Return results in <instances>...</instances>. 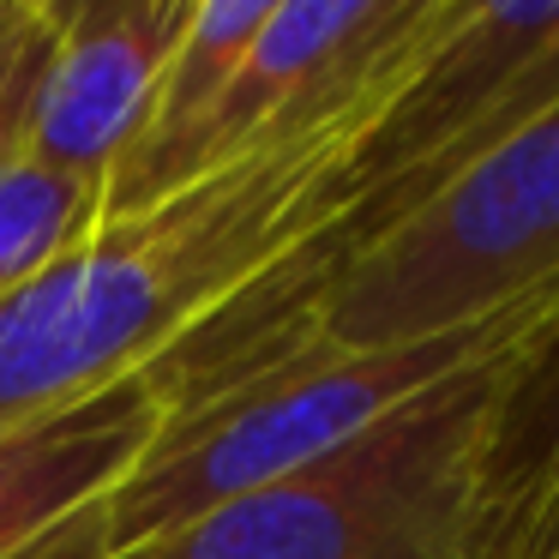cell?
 I'll return each instance as SVG.
<instances>
[{"label": "cell", "mask_w": 559, "mask_h": 559, "mask_svg": "<svg viewBox=\"0 0 559 559\" xmlns=\"http://www.w3.org/2000/svg\"><path fill=\"white\" fill-rule=\"evenodd\" d=\"M451 19V0H445ZM439 19V25H445ZM439 37V31H433ZM433 37L331 121L247 151L79 247L0 301V427L145 379L259 277L349 211L355 163Z\"/></svg>", "instance_id": "cell-1"}, {"label": "cell", "mask_w": 559, "mask_h": 559, "mask_svg": "<svg viewBox=\"0 0 559 559\" xmlns=\"http://www.w3.org/2000/svg\"><path fill=\"white\" fill-rule=\"evenodd\" d=\"M559 283V103L469 157L397 223L331 259L283 301L193 331L151 385L169 409L289 355L403 349L481 325Z\"/></svg>", "instance_id": "cell-2"}, {"label": "cell", "mask_w": 559, "mask_h": 559, "mask_svg": "<svg viewBox=\"0 0 559 559\" xmlns=\"http://www.w3.org/2000/svg\"><path fill=\"white\" fill-rule=\"evenodd\" d=\"M511 373L523 367L451 379L343 451L121 559H475L487 439Z\"/></svg>", "instance_id": "cell-3"}, {"label": "cell", "mask_w": 559, "mask_h": 559, "mask_svg": "<svg viewBox=\"0 0 559 559\" xmlns=\"http://www.w3.org/2000/svg\"><path fill=\"white\" fill-rule=\"evenodd\" d=\"M199 0H61L19 157L109 193L151 121L157 85Z\"/></svg>", "instance_id": "cell-4"}, {"label": "cell", "mask_w": 559, "mask_h": 559, "mask_svg": "<svg viewBox=\"0 0 559 559\" xmlns=\"http://www.w3.org/2000/svg\"><path fill=\"white\" fill-rule=\"evenodd\" d=\"M169 403L151 379H121L49 415L0 427V559H19L97 506L157 439Z\"/></svg>", "instance_id": "cell-5"}, {"label": "cell", "mask_w": 559, "mask_h": 559, "mask_svg": "<svg viewBox=\"0 0 559 559\" xmlns=\"http://www.w3.org/2000/svg\"><path fill=\"white\" fill-rule=\"evenodd\" d=\"M559 530V325L506 379L487 439L475 559H535Z\"/></svg>", "instance_id": "cell-6"}, {"label": "cell", "mask_w": 559, "mask_h": 559, "mask_svg": "<svg viewBox=\"0 0 559 559\" xmlns=\"http://www.w3.org/2000/svg\"><path fill=\"white\" fill-rule=\"evenodd\" d=\"M103 223V193L31 157L0 163V301Z\"/></svg>", "instance_id": "cell-7"}, {"label": "cell", "mask_w": 559, "mask_h": 559, "mask_svg": "<svg viewBox=\"0 0 559 559\" xmlns=\"http://www.w3.org/2000/svg\"><path fill=\"white\" fill-rule=\"evenodd\" d=\"M55 31H61V0H0V163L19 157Z\"/></svg>", "instance_id": "cell-8"}, {"label": "cell", "mask_w": 559, "mask_h": 559, "mask_svg": "<svg viewBox=\"0 0 559 559\" xmlns=\"http://www.w3.org/2000/svg\"><path fill=\"white\" fill-rule=\"evenodd\" d=\"M535 559H559V530H554V542H547V547H542V554H535Z\"/></svg>", "instance_id": "cell-9"}]
</instances>
